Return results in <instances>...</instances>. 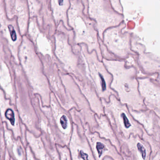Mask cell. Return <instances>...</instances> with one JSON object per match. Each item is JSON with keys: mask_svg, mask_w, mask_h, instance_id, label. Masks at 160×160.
Here are the masks:
<instances>
[{"mask_svg": "<svg viewBox=\"0 0 160 160\" xmlns=\"http://www.w3.org/2000/svg\"><path fill=\"white\" fill-rule=\"evenodd\" d=\"M137 147H138L139 151L142 153L143 158H145L146 156V151L144 147L140 143H138V144H137Z\"/></svg>", "mask_w": 160, "mask_h": 160, "instance_id": "cell-27", "label": "cell"}, {"mask_svg": "<svg viewBox=\"0 0 160 160\" xmlns=\"http://www.w3.org/2000/svg\"><path fill=\"white\" fill-rule=\"evenodd\" d=\"M0 116L2 123L12 131L16 139L22 137V125L18 112L15 104L7 97L3 90L0 87Z\"/></svg>", "mask_w": 160, "mask_h": 160, "instance_id": "cell-14", "label": "cell"}, {"mask_svg": "<svg viewBox=\"0 0 160 160\" xmlns=\"http://www.w3.org/2000/svg\"><path fill=\"white\" fill-rule=\"evenodd\" d=\"M43 62L44 71L48 78L50 88L60 105L67 111L77 109L75 101L63 83L60 72V63L54 56H40Z\"/></svg>", "mask_w": 160, "mask_h": 160, "instance_id": "cell-7", "label": "cell"}, {"mask_svg": "<svg viewBox=\"0 0 160 160\" xmlns=\"http://www.w3.org/2000/svg\"><path fill=\"white\" fill-rule=\"evenodd\" d=\"M68 146L72 160H95L86 136L78 131L77 125L74 123Z\"/></svg>", "mask_w": 160, "mask_h": 160, "instance_id": "cell-17", "label": "cell"}, {"mask_svg": "<svg viewBox=\"0 0 160 160\" xmlns=\"http://www.w3.org/2000/svg\"><path fill=\"white\" fill-rule=\"evenodd\" d=\"M26 35L33 43L39 55L54 57V36H49L41 31L35 18H30Z\"/></svg>", "mask_w": 160, "mask_h": 160, "instance_id": "cell-15", "label": "cell"}, {"mask_svg": "<svg viewBox=\"0 0 160 160\" xmlns=\"http://www.w3.org/2000/svg\"><path fill=\"white\" fill-rule=\"evenodd\" d=\"M50 3L56 26L62 21L67 29H72L68 25V20L70 0H50Z\"/></svg>", "mask_w": 160, "mask_h": 160, "instance_id": "cell-22", "label": "cell"}, {"mask_svg": "<svg viewBox=\"0 0 160 160\" xmlns=\"http://www.w3.org/2000/svg\"><path fill=\"white\" fill-rule=\"evenodd\" d=\"M0 121H2V120H1V116H0Z\"/></svg>", "mask_w": 160, "mask_h": 160, "instance_id": "cell-28", "label": "cell"}, {"mask_svg": "<svg viewBox=\"0 0 160 160\" xmlns=\"http://www.w3.org/2000/svg\"><path fill=\"white\" fill-rule=\"evenodd\" d=\"M112 5L113 7L118 12H120L121 11L120 5L119 3V0H110Z\"/></svg>", "mask_w": 160, "mask_h": 160, "instance_id": "cell-26", "label": "cell"}, {"mask_svg": "<svg viewBox=\"0 0 160 160\" xmlns=\"http://www.w3.org/2000/svg\"><path fill=\"white\" fill-rule=\"evenodd\" d=\"M0 34L5 39L15 62L19 64L18 58L19 48L22 40L17 18L8 17L3 0H0Z\"/></svg>", "mask_w": 160, "mask_h": 160, "instance_id": "cell-11", "label": "cell"}, {"mask_svg": "<svg viewBox=\"0 0 160 160\" xmlns=\"http://www.w3.org/2000/svg\"><path fill=\"white\" fill-rule=\"evenodd\" d=\"M30 18H35L41 31L50 37L54 36L57 26L50 0H28Z\"/></svg>", "mask_w": 160, "mask_h": 160, "instance_id": "cell-12", "label": "cell"}, {"mask_svg": "<svg viewBox=\"0 0 160 160\" xmlns=\"http://www.w3.org/2000/svg\"><path fill=\"white\" fill-rule=\"evenodd\" d=\"M15 104L22 122L35 136L41 135L39 120L33 104V95L22 68L15 61L13 63Z\"/></svg>", "mask_w": 160, "mask_h": 160, "instance_id": "cell-3", "label": "cell"}, {"mask_svg": "<svg viewBox=\"0 0 160 160\" xmlns=\"http://www.w3.org/2000/svg\"><path fill=\"white\" fill-rule=\"evenodd\" d=\"M14 61L6 41L0 34V87L13 103H15Z\"/></svg>", "mask_w": 160, "mask_h": 160, "instance_id": "cell-10", "label": "cell"}, {"mask_svg": "<svg viewBox=\"0 0 160 160\" xmlns=\"http://www.w3.org/2000/svg\"><path fill=\"white\" fill-rule=\"evenodd\" d=\"M57 151L61 160H72L71 153L68 146L56 144Z\"/></svg>", "mask_w": 160, "mask_h": 160, "instance_id": "cell-24", "label": "cell"}, {"mask_svg": "<svg viewBox=\"0 0 160 160\" xmlns=\"http://www.w3.org/2000/svg\"><path fill=\"white\" fill-rule=\"evenodd\" d=\"M25 156H26V160H36L33 153L28 145H27L25 147Z\"/></svg>", "mask_w": 160, "mask_h": 160, "instance_id": "cell-25", "label": "cell"}, {"mask_svg": "<svg viewBox=\"0 0 160 160\" xmlns=\"http://www.w3.org/2000/svg\"><path fill=\"white\" fill-rule=\"evenodd\" d=\"M39 106L48 118L56 144L68 146L73 126L69 111L60 105L52 92L50 94L49 106L42 105L40 97Z\"/></svg>", "mask_w": 160, "mask_h": 160, "instance_id": "cell-6", "label": "cell"}, {"mask_svg": "<svg viewBox=\"0 0 160 160\" xmlns=\"http://www.w3.org/2000/svg\"><path fill=\"white\" fill-rule=\"evenodd\" d=\"M60 72L63 83L77 105L76 113L79 116L83 126L88 124L90 131L94 132L98 126L95 118L96 114L91 110L87 100L80 91L72 76L64 70L61 64Z\"/></svg>", "mask_w": 160, "mask_h": 160, "instance_id": "cell-8", "label": "cell"}, {"mask_svg": "<svg viewBox=\"0 0 160 160\" xmlns=\"http://www.w3.org/2000/svg\"><path fill=\"white\" fill-rule=\"evenodd\" d=\"M39 128L41 131L40 136L52 160H60L56 142L46 116H42L39 119Z\"/></svg>", "mask_w": 160, "mask_h": 160, "instance_id": "cell-20", "label": "cell"}, {"mask_svg": "<svg viewBox=\"0 0 160 160\" xmlns=\"http://www.w3.org/2000/svg\"><path fill=\"white\" fill-rule=\"evenodd\" d=\"M87 2L88 14L96 22L99 37L102 39L105 30L118 25L122 17L113 7L110 0H87Z\"/></svg>", "mask_w": 160, "mask_h": 160, "instance_id": "cell-9", "label": "cell"}, {"mask_svg": "<svg viewBox=\"0 0 160 160\" xmlns=\"http://www.w3.org/2000/svg\"><path fill=\"white\" fill-rule=\"evenodd\" d=\"M72 76L80 91L87 100L92 111L99 116L104 114L102 99L92 84L82 73H79L78 77Z\"/></svg>", "mask_w": 160, "mask_h": 160, "instance_id": "cell-18", "label": "cell"}, {"mask_svg": "<svg viewBox=\"0 0 160 160\" xmlns=\"http://www.w3.org/2000/svg\"><path fill=\"white\" fill-rule=\"evenodd\" d=\"M84 134L87 138L96 160H120L121 156L110 141L100 137L97 132H92L88 124L84 126Z\"/></svg>", "mask_w": 160, "mask_h": 160, "instance_id": "cell-13", "label": "cell"}, {"mask_svg": "<svg viewBox=\"0 0 160 160\" xmlns=\"http://www.w3.org/2000/svg\"><path fill=\"white\" fill-rule=\"evenodd\" d=\"M70 3L68 20L74 33L75 43L85 44L88 52L95 50L99 59L102 61L97 23L89 17L85 8L88 7L87 0H70Z\"/></svg>", "mask_w": 160, "mask_h": 160, "instance_id": "cell-2", "label": "cell"}, {"mask_svg": "<svg viewBox=\"0 0 160 160\" xmlns=\"http://www.w3.org/2000/svg\"><path fill=\"white\" fill-rule=\"evenodd\" d=\"M27 145L33 153L36 160H52L44 145L41 136H36L28 130L25 132Z\"/></svg>", "mask_w": 160, "mask_h": 160, "instance_id": "cell-23", "label": "cell"}, {"mask_svg": "<svg viewBox=\"0 0 160 160\" xmlns=\"http://www.w3.org/2000/svg\"><path fill=\"white\" fill-rule=\"evenodd\" d=\"M82 63L78 72L83 74L95 87L98 95L102 99L109 101L111 95H117L111 88L112 76L107 70L102 61L99 59L95 50L88 52L87 47L83 43L80 44ZM75 76V77H77Z\"/></svg>", "mask_w": 160, "mask_h": 160, "instance_id": "cell-4", "label": "cell"}, {"mask_svg": "<svg viewBox=\"0 0 160 160\" xmlns=\"http://www.w3.org/2000/svg\"><path fill=\"white\" fill-rule=\"evenodd\" d=\"M6 13L10 18L16 17L22 36L27 33L30 19L28 0H3Z\"/></svg>", "mask_w": 160, "mask_h": 160, "instance_id": "cell-16", "label": "cell"}, {"mask_svg": "<svg viewBox=\"0 0 160 160\" xmlns=\"http://www.w3.org/2000/svg\"><path fill=\"white\" fill-rule=\"evenodd\" d=\"M18 58L33 95L40 96L42 105L49 106L52 91L44 72L43 62L33 43L26 35L22 36Z\"/></svg>", "mask_w": 160, "mask_h": 160, "instance_id": "cell-1", "label": "cell"}, {"mask_svg": "<svg viewBox=\"0 0 160 160\" xmlns=\"http://www.w3.org/2000/svg\"><path fill=\"white\" fill-rule=\"evenodd\" d=\"M4 128L6 148L12 160H25V147L20 138L16 139L12 131L8 129L6 125L2 123Z\"/></svg>", "mask_w": 160, "mask_h": 160, "instance_id": "cell-19", "label": "cell"}, {"mask_svg": "<svg viewBox=\"0 0 160 160\" xmlns=\"http://www.w3.org/2000/svg\"><path fill=\"white\" fill-rule=\"evenodd\" d=\"M95 118L98 123V126L94 132L98 133L100 137L110 141L115 147L118 152L120 151L119 142L115 132L114 131L109 120L105 114L99 116L95 115Z\"/></svg>", "mask_w": 160, "mask_h": 160, "instance_id": "cell-21", "label": "cell"}, {"mask_svg": "<svg viewBox=\"0 0 160 160\" xmlns=\"http://www.w3.org/2000/svg\"><path fill=\"white\" fill-rule=\"evenodd\" d=\"M54 37V56L67 73L77 76L82 56L80 44L75 43L73 30L67 29L61 21L57 26Z\"/></svg>", "mask_w": 160, "mask_h": 160, "instance_id": "cell-5", "label": "cell"}]
</instances>
